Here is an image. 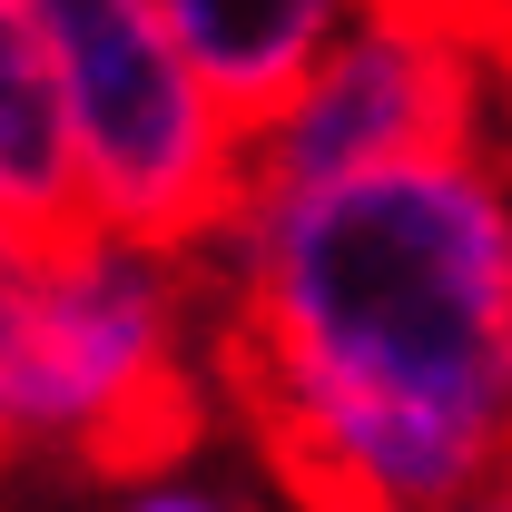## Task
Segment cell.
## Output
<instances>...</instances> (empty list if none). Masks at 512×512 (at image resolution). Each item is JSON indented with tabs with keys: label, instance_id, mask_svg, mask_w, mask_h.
I'll return each mask as SVG.
<instances>
[{
	"label": "cell",
	"instance_id": "cell-1",
	"mask_svg": "<svg viewBox=\"0 0 512 512\" xmlns=\"http://www.w3.org/2000/svg\"><path fill=\"white\" fill-rule=\"evenodd\" d=\"M197 335L296 512L512 493V188L483 148L266 197L197 266Z\"/></svg>",
	"mask_w": 512,
	"mask_h": 512
},
{
	"label": "cell",
	"instance_id": "cell-6",
	"mask_svg": "<svg viewBox=\"0 0 512 512\" xmlns=\"http://www.w3.org/2000/svg\"><path fill=\"white\" fill-rule=\"evenodd\" d=\"M158 10L237 138H256L316 79V60L335 50V20H345V0H158Z\"/></svg>",
	"mask_w": 512,
	"mask_h": 512
},
{
	"label": "cell",
	"instance_id": "cell-4",
	"mask_svg": "<svg viewBox=\"0 0 512 512\" xmlns=\"http://www.w3.org/2000/svg\"><path fill=\"white\" fill-rule=\"evenodd\" d=\"M414 148H483V69L463 50H434V40L365 20L247 138V217L266 197H296L316 178L375 168V158H414Z\"/></svg>",
	"mask_w": 512,
	"mask_h": 512
},
{
	"label": "cell",
	"instance_id": "cell-5",
	"mask_svg": "<svg viewBox=\"0 0 512 512\" xmlns=\"http://www.w3.org/2000/svg\"><path fill=\"white\" fill-rule=\"evenodd\" d=\"M79 227H99V217H89V188H79V148H69L40 10L0 0V237L40 256V247H69Z\"/></svg>",
	"mask_w": 512,
	"mask_h": 512
},
{
	"label": "cell",
	"instance_id": "cell-2",
	"mask_svg": "<svg viewBox=\"0 0 512 512\" xmlns=\"http://www.w3.org/2000/svg\"><path fill=\"white\" fill-rule=\"evenodd\" d=\"M197 266L79 227L30 256V325L10 365V463L60 453L89 483H148L207 444V365L188 345Z\"/></svg>",
	"mask_w": 512,
	"mask_h": 512
},
{
	"label": "cell",
	"instance_id": "cell-3",
	"mask_svg": "<svg viewBox=\"0 0 512 512\" xmlns=\"http://www.w3.org/2000/svg\"><path fill=\"white\" fill-rule=\"evenodd\" d=\"M60 69L89 217L148 256L207 266L247 227V138L207 99L158 0H30Z\"/></svg>",
	"mask_w": 512,
	"mask_h": 512
},
{
	"label": "cell",
	"instance_id": "cell-9",
	"mask_svg": "<svg viewBox=\"0 0 512 512\" xmlns=\"http://www.w3.org/2000/svg\"><path fill=\"white\" fill-rule=\"evenodd\" d=\"M128 512H227V503H207V493H138Z\"/></svg>",
	"mask_w": 512,
	"mask_h": 512
},
{
	"label": "cell",
	"instance_id": "cell-8",
	"mask_svg": "<svg viewBox=\"0 0 512 512\" xmlns=\"http://www.w3.org/2000/svg\"><path fill=\"white\" fill-rule=\"evenodd\" d=\"M20 325H30V247L0 237V463H10V365H20Z\"/></svg>",
	"mask_w": 512,
	"mask_h": 512
},
{
	"label": "cell",
	"instance_id": "cell-7",
	"mask_svg": "<svg viewBox=\"0 0 512 512\" xmlns=\"http://www.w3.org/2000/svg\"><path fill=\"white\" fill-rule=\"evenodd\" d=\"M365 20L434 40V50H463L473 69H493L512 89V0H365Z\"/></svg>",
	"mask_w": 512,
	"mask_h": 512
}]
</instances>
